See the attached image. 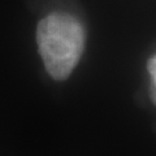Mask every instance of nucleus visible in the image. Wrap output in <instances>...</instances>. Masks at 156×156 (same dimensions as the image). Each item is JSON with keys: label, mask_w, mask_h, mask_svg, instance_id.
Instances as JSON below:
<instances>
[{"label": "nucleus", "mask_w": 156, "mask_h": 156, "mask_svg": "<svg viewBox=\"0 0 156 156\" xmlns=\"http://www.w3.org/2000/svg\"><path fill=\"white\" fill-rule=\"evenodd\" d=\"M148 73L151 77V86H150V95H151V100L154 101V104L156 105V55L148 60Z\"/></svg>", "instance_id": "f03ea898"}, {"label": "nucleus", "mask_w": 156, "mask_h": 156, "mask_svg": "<svg viewBox=\"0 0 156 156\" xmlns=\"http://www.w3.org/2000/svg\"><path fill=\"white\" fill-rule=\"evenodd\" d=\"M37 39L50 76L57 81L66 80L85 47V31L80 21L64 13L51 14L39 22Z\"/></svg>", "instance_id": "f257e3e1"}]
</instances>
